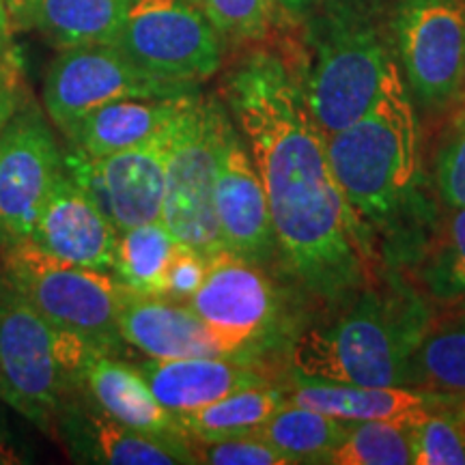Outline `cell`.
Instances as JSON below:
<instances>
[{
	"label": "cell",
	"instance_id": "obj_22",
	"mask_svg": "<svg viewBox=\"0 0 465 465\" xmlns=\"http://www.w3.org/2000/svg\"><path fill=\"white\" fill-rule=\"evenodd\" d=\"M130 0H37L31 28L58 50L114 44Z\"/></svg>",
	"mask_w": 465,
	"mask_h": 465
},
{
	"label": "cell",
	"instance_id": "obj_17",
	"mask_svg": "<svg viewBox=\"0 0 465 465\" xmlns=\"http://www.w3.org/2000/svg\"><path fill=\"white\" fill-rule=\"evenodd\" d=\"M119 330L124 342L151 360L240 358L185 302L166 295H136L127 291Z\"/></svg>",
	"mask_w": 465,
	"mask_h": 465
},
{
	"label": "cell",
	"instance_id": "obj_5",
	"mask_svg": "<svg viewBox=\"0 0 465 465\" xmlns=\"http://www.w3.org/2000/svg\"><path fill=\"white\" fill-rule=\"evenodd\" d=\"M312 56L302 80L308 108L325 134L369 113L397 65L375 17L360 0H330L311 28Z\"/></svg>",
	"mask_w": 465,
	"mask_h": 465
},
{
	"label": "cell",
	"instance_id": "obj_13",
	"mask_svg": "<svg viewBox=\"0 0 465 465\" xmlns=\"http://www.w3.org/2000/svg\"><path fill=\"white\" fill-rule=\"evenodd\" d=\"M185 304L243 360L272 332L281 312L276 284L263 265L226 250L209 257L205 281Z\"/></svg>",
	"mask_w": 465,
	"mask_h": 465
},
{
	"label": "cell",
	"instance_id": "obj_20",
	"mask_svg": "<svg viewBox=\"0 0 465 465\" xmlns=\"http://www.w3.org/2000/svg\"><path fill=\"white\" fill-rule=\"evenodd\" d=\"M190 97L110 102L106 106L91 110L63 134L69 141V147L89 158L136 149L162 136Z\"/></svg>",
	"mask_w": 465,
	"mask_h": 465
},
{
	"label": "cell",
	"instance_id": "obj_11",
	"mask_svg": "<svg viewBox=\"0 0 465 465\" xmlns=\"http://www.w3.org/2000/svg\"><path fill=\"white\" fill-rule=\"evenodd\" d=\"M392 31L416 100L449 104L465 83V0H399Z\"/></svg>",
	"mask_w": 465,
	"mask_h": 465
},
{
	"label": "cell",
	"instance_id": "obj_32",
	"mask_svg": "<svg viewBox=\"0 0 465 465\" xmlns=\"http://www.w3.org/2000/svg\"><path fill=\"white\" fill-rule=\"evenodd\" d=\"M441 201L450 209L465 207V113L450 127L435 166Z\"/></svg>",
	"mask_w": 465,
	"mask_h": 465
},
{
	"label": "cell",
	"instance_id": "obj_36",
	"mask_svg": "<svg viewBox=\"0 0 465 465\" xmlns=\"http://www.w3.org/2000/svg\"><path fill=\"white\" fill-rule=\"evenodd\" d=\"M11 33H14V28H11L7 3L0 0V61H3L5 54H7L11 48H14V45H11Z\"/></svg>",
	"mask_w": 465,
	"mask_h": 465
},
{
	"label": "cell",
	"instance_id": "obj_7",
	"mask_svg": "<svg viewBox=\"0 0 465 465\" xmlns=\"http://www.w3.org/2000/svg\"><path fill=\"white\" fill-rule=\"evenodd\" d=\"M5 281L56 328L108 353L124 345L119 317L127 289L113 272L67 263L25 240L7 246Z\"/></svg>",
	"mask_w": 465,
	"mask_h": 465
},
{
	"label": "cell",
	"instance_id": "obj_1",
	"mask_svg": "<svg viewBox=\"0 0 465 465\" xmlns=\"http://www.w3.org/2000/svg\"><path fill=\"white\" fill-rule=\"evenodd\" d=\"M224 102L263 182L287 270L325 302L356 293L366 272L362 226L336 183L300 75L276 52L252 50L226 75Z\"/></svg>",
	"mask_w": 465,
	"mask_h": 465
},
{
	"label": "cell",
	"instance_id": "obj_37",
	"mask_svg": "<svg viewBox=\"0 0 465 465\" xmlns=\"http://www.w3.org/2000/svg\"><path fill=\"white\" fill-rule=\"evenodd\" d=\"M274 3L281 5V7L284 11H289V14H304L315 0H274Z\"/></svg>",
	"mask_w": 465,
	"mask_h": 465
},
{
	"label": "cell",
	"instance_id": "obj_4",
	"mask_svg": "<svg viewBox=\"0 0 465 465\" xmlns=\"http://www.w3.org/2000/svg\"><path fill=\"white\" fill-rule=\"evenodd\" d=\"M102 353L108 351L52 325L7 281L0 282V399L42 431H54L63 407L84 392L91 360Z\"/></svg>",
	"mask_w": 465,
	"mask_h": 465
},
{
	"label": "cell",
	"instance_id": "obj_2",
	"mask_svg": "<svg viewBox=\"0 0 465 465\" xmlns=\"http://www.w3.org/2000/svg\"><path fill=\"white\" fill-rule=\"evenodd\" d=\"M431 312L403 287L364 291L339 322L311 328L291 349L298 381L410 386V364Z\"/></svg>",
	"mask_w": 465,
	"mask_h": 465
},
{
	"label": "cell",
	"instance_id": "obj_19",
	"mask_svg": "<svg viewBox=\"0 0 465 465\" xmlns=\"http://www.w3.org/2000/svg\"><path fill=\"white\" fill-rule=\"evenodd\" d=\"M136 369L155 399L174 416L201 410L243 388L270 383L250 360L240 358H147Z\"/></svg>",
	"mask_w": 465,
	"mask_h": 465
},
{
	"label": "cell",
	"instance_id": "obj_35",
	"mask_svg": "<svg viewBox=\"0 0 465 465\" xmlns=\"http://www.w3.org/2000/svg\"><path fill=\"white\" fill-rule=\"evenodd\" d=\"M7 3L11 28L14 31H28L31 28V15L37 0H5Z\"/></svg>",
	"mask_w": 465,
	"mask_h": 465
},
{
	"label": "cell",
	"instance_id": "obj_10",
	"mask_svg": "<svg viewBox=\"0 0 465 465\" xmlns=\"http://www.w3.org/2000/svg\"><path fill=\"white\" fill-rule=\"evenodd\" d=\"M63 168L65 158L48 114L28 95L0 136V242L5 246L31 237Z\"/></svg>",
	"mask_w": 465,
	"mask_h": 465
},
{
	"label": "cell",
	"instance_id": "obj_39",
	"mask_svg": "<svg viewBox=\"0 0 465 465\" xmlns=\"http://www.w3.org/2000/svg\"><path fill=\"white\" fill-rule=\"evenodd\" d=\"M194 5H199V7H203V0H192Z\"/></svg>",
	"mask_w": 465,
	"mask_h": 465
},
{
	"label": "cell",
	"instance_id": "obj_33",
	"mask_svg": "<svg viewBox=\"0 0 465 465\" xmlns=\"http://www.w3.org/2000/svg\"><path fill=\"white\" fill-rule=\"evenodd\" d=\"M209 267V257L196 252L188 246H182L174 250L171 263L166 267L164 274V295L171 300L188 302L192 295L199 291V287L205 281Z\"/></svg>",
	"mask_w": 465,
	"mask_h": 465
},
{
	"label": "cell",
	"instance_id": "obj_6",
	"mask_svg": "<svg viewBox=\"0 0 465 465\" xmlns=\"http://www.w3.org/2000/svg\"><path fill=\"white\" fill-rule=\"evenodd\" d=\"M229 108L196 93L171 127L162 223L174 240L203 257L223 250L216 218V179Z\"/></svg>",
	"mask_w": 465,
	"mask_h": 465
},
{
	"label": "cell",
	"instance_id": "obj_25",
	"mask_svg": "<svg viewBox=\"0 0 465 465\" xmlns=\"http://www.w3.org/2000/svg\"><path fill=\"white\" fill-rule=\"evenodd\" d=\"M177 248L179 242L162 220L132 226L119 232L113 274L130 293L164 295L166 267Z\"/></svg>",
	"mask_w": 465,
	"mask_h": 465
},
{
	"label": "cell",
	"instance_id": "obj_3",
	"mask_svg": "<svg viewBox=\"0 0 465 465\" xmlns=\"http://www.w3.org/2000/svg\"><path fill=\"white\" fill-rule=\"evenodd\" d=\"M336 183L360 226H397L414 205L420 177V127L397 65L369 113L325 134Z\"/></svg>",
	"mask_w": 465,
	"mask_h": 465
},
{
	"label": "cell",
	"instance_id": "obj_38",
	"mask_svg": "<svg viewBox=\"0 0 465 465\" xmlns=\"http://www.w3.org/2000/svg\"><path fill=\"white\" fill-rule=\"evenodd\" d=\"M22 459H17L15 450L11 449L5 440H0V463H20Z\"/></svg>",
	"mask_w": 465,
	"mask_h": 465
},
{
	"label": "cell",
	"instance_id": "obj_18",
	"mask_svg": "<svg viewBox=\"0 0 465 465\" xmlns=\"http://www.w3.org/2000/svg\"><path fill=\"white\" fill-rule=\"evenodd\" d=\"M284 394L289 403L311 407L342 420H383L416 427L440 411L455 410L465 403L461 394L429 392L411 386H345L298 380Z\"/></svg>",
	"mask_w": 465,
	"mask_h": 465
},
{
	"label": "cell",
	"instance_id": "obj_15",
	"mask_svg": "<svg viewBox=\"0 0 465 465\" xmlns=\"http://www.w3.org/2000/svg\"><path fill=\"white\" fill-rule=\"evenodd\" d=\"M74 461L104 465H185L196 463L190 440L182 433H149L114 420L78 397L58 416Z\"/></svg>",
	"mask_w": 465,
	"mask_h": 465
},
{
	"label": "cell",
	"instance_id": "obj_9",
	"mask_svg": "<svg viewBox=\"0 0 465 465\" xmlns=\"http://www.w3.org/2000/svg\"><path fill=\"white\" fill-rule=\"evenodd\" d=\"M114 45L138 67L201 84L223 65V35L192 0H130Z\"/></svg>",
	"mask_w": 465,
	"mask_h": 465
},
{
	"label": "cell",
	"instance_id": "obj_12",
	"mask_svg": "<svg viewBox=\"0 0 465 465\" xmlns=\"http://www.w3.org/2000/svg\"><path fill=\"white\" fill-rule=\"evenodd\" d=\"M173 124L162 136L143 147L102 158H89L72 147L63 151L65 171L89 192L119 232L162 220L166 194V143Z\"/></svg>",
	"mask_w": 465,
	"mask_h": 465
},
{
	"label": "cell",
	"instance_id": "obj_21",
	"mask_svg": "<svg viewBox=\"0 0 465 465\" xmlns=\"http://www.w3.org/2000/svg\"><path fill=\"white\" fill-rule=\"evenodd\" d=\"M84 392L104 414L127 427L149 433H182L177 416L171 414L151 392L136 364L113 353L93 358L84 377Z\"/></svg>",
	"mask_w": 465,
	"mask_h": 465
},
{
	"label": "cell",
	"instance_id": "obj_34",
	"mask_svg": "<svg viewBox=\"0 0 465 465\" xmlns=\"http://www.w3.org/2000/svg\"><path fill=\"white\" fill-rule=\"evenodd\" d=\"M28 97L26 83H25V67L17 50L11 48L0 61V136L5 127L20 108V104Z\"/></svg>",
	"mask_w": 465,
	"mask_h": 465
},
{
	"label": "cell",
	"instance_id": "obj_24",
	"mask_svg": "<svg viewBox=\"0 0 465 465\" xmlns=\"http://www.w3.org/2000/svg\"><path fill=\"white\" fill-rule=\"evenodd\" d=\"M287 403L284 391H278L272 383H263V386L243 388L216 403L177 416V422L190 440H218L229 435L257 433Z\"/></svg>",
	"mask_w": 465,
	"mask_h": 465
},
{
	"label": "cell",
	"instance_id": "obj_27",
	"mask_svg": "<svg viewBox=\"0 0 465 465\" xmlns=\"http://www.w3.org/2000/svg\"><path fill=\"white\" fill-rule=\"evenodd\" d=\"M416 457V424L353 422L342 444L330 455L332 465H410Z\"/></svg>",
	"mask_w": 465,
	"mask_h": 465
},
{
	"label": "cell",
	"instance_id": "obj_8",
	"mask_svg": "<svg viewBox=\"0 0 465 465\" xmlns=\"http://www.w3.org/2000/svg\"><path fill=\"white\" fill-rule=\"evenodd\" d=\"M201 93V84L179 83L138 67L114 44L58 50L44 78V110L65 132L91 110L119 100H171Z\"/></svg>",
	"mask_w": 465,
	"mask_h": 465
},
{
	"label": "cell",
	"instance_id": "obj_31",
	"mask_svg": "<svg viewBox=\"0 0 465 465\" xmlns=\"http://www.w3.org/2000/svg\"><path fill=\"white\" fill-rule=\"evenodd\" d=\"M274 0H203L212 25L223 37L261 39L270 31Z\"/></svg>",
	"mask_w": 465,
	"mask_h": 465
},
{
	"label": "cell",
	"instance_id": "obj_14",
	"mask_svg": "<svg viewBox=\"0 0 465 465\" xmlns=\"http://www.w3.org/2000/svg\"><path fill=\"white\" fill-rule=\"evenodd\" d=\"M216 218L223 250L226 252L257 265H267L274 259L278 242L270 203L252 155L232 116L224 130L220 151Z\"/></svg>",
	"mask_w": 465,
	"mask_h": 465
},
{
	"label": "cell",
	"instance_id": "obj_30",
	"mask_svg": "<svg viewBox=\"0 0 465 465\" xmlns=\"http://www.w3.org/2000/svg\"><path fill=\"white\" fill-rule=\"evenodd\" d=\"M190 440V438H188ZM196 463L207 465H289L281 450L259 433L229 435L218 440H190Z\"/></svg>",
	"mask_w": 465,
	"mask_h": 465
},
{
	"label": "cell",
	"instance_id": "obj_28",
	"mask_svg": "<svg viewBox=\"0 0 465 465\" xmlns=\"http://www.w3.org/2000/svg\"><path fill=\"white\" fill-rule=\"evenodd\" d=\"M429 293L441 302H465V207L452 209L422 267Z\"/></svg>",
	"mask_w": 465,
	"mask_h": 465
},
{
	"label": "cell",
	"instance_id": "obj_26",
	"mask_svg": "<svg viewBox=\"0 0 465 465\" xmlns=\"http://www.w3.org/2000/svg\"><path fill=\"white\" fill-rule=\"evenodd\" d=\"M410 386L465 397V315L429 325L411 358Z\"/></svg>",
	"mask_w": 465,
	"mask_h": 465
},
{
	"label": "cell",
	"instance_id": "obj_16",
	"mask_svg": "<svg viewBox=\"0 0 465 465\" xmlns=\"http://www.w3.org/2000/svg\"><path fill=\"white\" fill-rule=\"evenodd\" d=\"M28 240L67 263L113 272L119 231L63 168Z\"/></svg>",
	"mask_w": 465,
	"mask_h": 465
},
{
	"label": "cell",
	"instance_id": "obj_29",
	"mask_svg": "<svg viewBox=\"0 0 465 465\" xmlns=\"http://www.w3.org/2000/svg\"><path fill=\"white\" fill-rule=\"evenodd\" d=\"M416 465H465V403L416 427Z\"/></svg>",
	"mask_w": 465,
	"mask_h": 465
},
{
	"label": "cell",
	"instance_id": "obj_23",
	"mask_svg": "<svg viewBox=\"0 0 465 465\" xmlns=\"http://www.w3.org/2000/svg\"><path fill=\"white\" fill-rule=\"evenodd\" d=\"M351 424V420L311 407L287 403L257 433L291 463H328L330 455L347 438Z\"/></svg>",
	"mask_w": 465,
	"mask_h": 465
}]
</instances>
